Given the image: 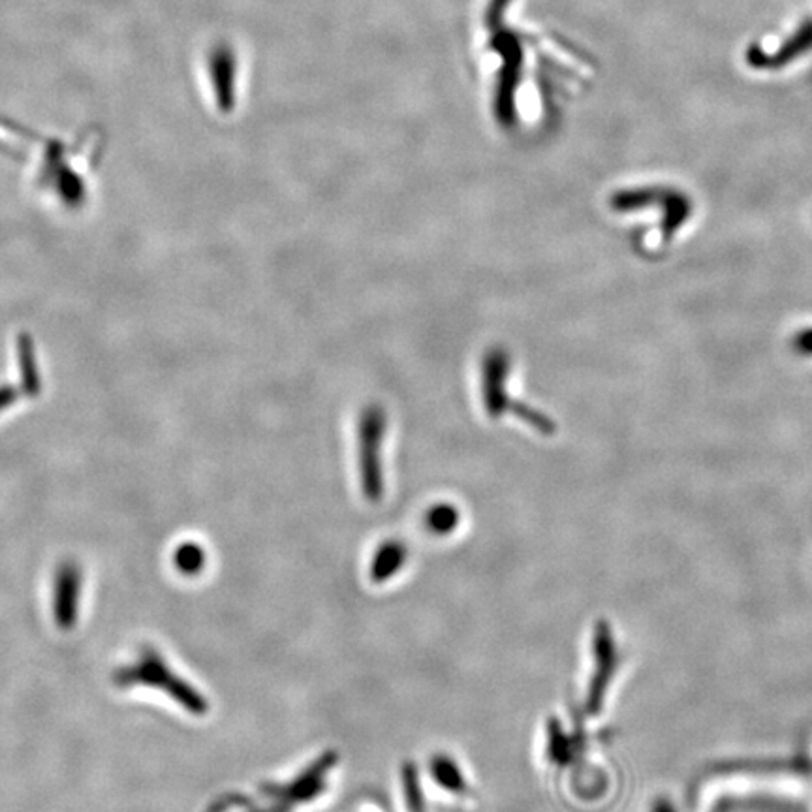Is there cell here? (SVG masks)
<instances>
[{"mask_svg": "<svg viewBox=\"0 0 812 812\" xmlns=\"http://www.w3.org/2000/svg\"><path fill=\"white\" fill-rule=\"evenodd\" d=\"M387 431V414L384 406H365L355 424V448H357V470L365 499L381 502L384 495V438Z\"/></svg>", "mask_w": 812, "mask_h": 812, "instance_id": "cell-1", "label": "cell"}, {"mask_svg": "<svg viewBox=\"0 0 812 812\" xmlns=\"http://www.w3.org/2000/svg\"><path fill=\"white\" fill-rule=\"evenodd\" d=\"M495 50L504 58L495 93V117L502 128H512L517 121V108H515V90L520 85L521 66H523V50L521 44L510 32H499L493 40Z\"/></svg>", "mask_w": 812, "mask_h": 812, "instance_id": "cell-2", "label": "cell"}, {"mask_svg": "<svg viewBox=\"0 0 812 812\" xmlns=\"http://www.w3.org/2000/svg\"><path fill=\"white\" fill-rule=\"evenodd\" d=\"M510 355L502 346L488 350L480 367V389H482L483 410L491 419H499L510 410L512 400L507 397V376H510Z\"/></svg>", "mask_w": 812, "mask_h": 812, "instance_id": "cell-3", "label": "cell"}, {"mask_svg": "<svg viewBox=\"0 0 812 812\" xmlns=\"http://www.w3.org/2000/svg\"><path fill=\"white\" fill-rule=\"evenodd\" d=\"M210 76L215 90V100L223 114H229L235 108V72L237 58L229 45H216L210 53Z\"/></svg>", "mask_w": 812, "mask_h": 812, "instance_id": "cell-4", "label": "cell"}, {"mask_svg": "<svg viewBox=\"0 0 812 812\" xmlns=\"http://www.w3.org/2000/svg\"><path fill=\"white\" fill-rule=\"evenodd\" d=\"M406 563V549L397 539H387L386 544L378 547L375 558L371 563V579L375 584H384L400 570Z\"/></svg>", "mask_w": 812, "mask_h": 812, "instance_id": "cell-5", "label": "cell"}, {"mask_svg": "<svg viewBox=\"0 0 812 812\" xmlns=\"http://www.w3.org/2000/svg\"><path fill=\"white\" fill-rule=\"evenodd\" d=\"M609 648L611 645H609L608 629L602 624L598 627L597 634L598 672L597 680L592 681V686H590V710H597L600 698H602L603 686L608 683L609 670H611V664H608Z\"/></svg>", "mask_w": 812, "mask_h": 812, "instance_id": "cell-6", "label": "cell"}, {"mask_svg": "<svg viewBox=\"0 0 812 812\" xmlns=\"http://www.w3.org/2000/svg\"><path fill=\"white\" fill-rule=\"evenodd\" d=\"M459 520H461L459 510L453 504H450V502L435 504V506L429 507V512L426 515L427 528L432 534H438V536H446V534L453 533L457 525H459Z\"/></svg>", "mask_w": 812, "mask_h": 812, "instance_id": "cell-7", "label": "cell"}, {"mask_svg": "<svg viewBox=\"0 0 812 812\" xmlns=\"http://www.w3.org/2000/svg\"><path fill=\"white\" fill-rule=\"evenodd\" d=\"M432 779L450 792H463L464 779L456 761L448 756H435L431 761Z\"/></svg>", "mask_w": 812, "mask_h": 812, "instance_id": "cell-8", "label": "cell"}, {"mask_svg": "<svg viewBox=\"0 0 812 812\" xmlns=\"http://www.w3.org/2000/svg\"><path fill=\"white\" fill-rule=\"evenodd\" d=\"M510 410H512V413H514L517 418L523 419L525 424H528V426H533L536 431H555V426H553L552 419L547 418L546 414L538 413V410H533V408H531V406L528 405H523V403H514V400H512V406H510Z\"/></svg>", "mask_w": 812, "mask_h": 812, "instance_id": "cell-9", "label": "cell"}, {"mask_svg": "<svg viewBox=\"0 0 812 812\" xmlns=\"http://www.w3.org/2000/svg\"><path fill=\"white\" fill-rule=\"evenodd\" d=\"M405 790L406 803L410 806V811H424V801H421V793H419L418 781H416V771H414L413 766H408V768L405 769Z\"/></svg>", "mask_w": 812, "mask_h": 812, "instance_id": "cell-10", "label": "cell"}, {"mask_svg": "<svg viewBox=\"0 0 812 812\" xmlns=\"http://www.w3.org/2000/svg\"><path fill=\"white\" fill-rule=\"evenodd\" d=\"M512 0H491L489 2L488 10H485V23L489 26H495L501 23L502 15L506 12Z\"/></svg>", "mask_w": 812, "mask_h": 812, "instance_id": "cell-11", "label": "cell"}, {"mask_svg": "<svg viewBox=\"0 0 812 812\" xmlns=\"http://www.w3.org/2000/svg\"><path fill=\"white\" fill-rule=\"evenodd\" d=\"M656 812H672V811H670V809H664V806H662V809H659V811Z\"/></svg>", "mask_w": 812, "mask_h": 812, "instance_id": "cell-12", "label": "cell"}]
</instances>
